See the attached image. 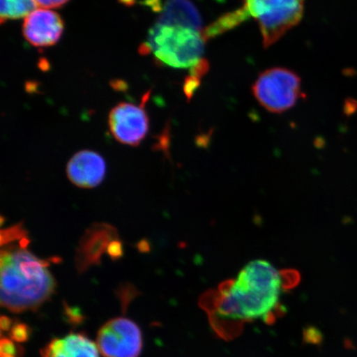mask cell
<instances>
[{"label": "cell", "instance_id": "obj_1", "mask_svg": "<svg viewBox=\"0 0 357 357\" xmlns=\"http://www.w3.org/2000/svg\"><path fill=\"white\" fill-rule=\"evenodd\" d=\"M285 278L269 261L248 263L236 280L221 284L204 300L214 330L229 337L242 324L258 320L271 322L279 311L283 292L289 287Z\"/></svg>", "mask_w": 357, "mask_h": 357}, {"label": "cell", "instance_id": "obj_2", "mask_svg": "<svg viewBox=\"0 0 357 357\" xmlns=\"http://www.w3.org/2000/svg\"><path fill=\"white\" fill-rule=\"evenodd\" d=\"M1 305L15 314L35 311L55 292L56 283L48 263L28 250L1 252Z\"/></svg>", "mask_w": 357, "mask_h": 357}, {"label": "cell", "instance_id": "obj_3", "mask_svg": "<svg viewBox=\"0 0 357 357\" xmlns=\"http://www.w3.org/2000/svg\"><path fill=\"white\" fill-rule=\"evenodd\" d=\"M205 41L199 31L155 24L141 52L153 53L160 64L173 68L192 69L202 60Z\"/></svg>", "mask_w": 357, "mask_h": 357}, {"label": "cell", "instance_id": "obj_4", "mask_svg": "<svg viewBox=\"0 0 357 357\" xmlns=\"http://www.w3.org/2000/svg\"><path fill=\"white\" fill-rule=\"evenodd\" d=\"M305 0H245L244 10L260 26L263 45L269 47L301 21Z\"/></svg>", "mask_w": 357, "mask_h": 357}, {"label": "cell", "instance_id": "obj_5", "mask_svg": "<svg viewBox=\"0 0 357 357\" xmlns=\"http://www.w3.org/2000/svg\"><path fill=\"white\" fill-rule=\"evenodd\" d=\"M252 92L266 110L284 113L293 108L301 97V79L292 70L275 67L259 75Z\"/></svg>", "mask_w": 357, "mask_h": 357}, {"label": "cell", "instance_id": "obj_6", "mask_svg": "<svg viewBox=\"0 0 357 357\" xmlns=\"http://www.w3.org/2000/svg\"><path fill=\"white\" fill-rule=\"evenodd\" d=\"M96 344L104 357H139L144 347L142 330L127 317H116L97 333Z\"/></svg>", "mask_w": 357, "mask_h": 357}, {"label": "cell", "instance_id": "obj_7", "mask_svg": "<svg viewBox=\"0 0 357 357\" xmlns=\"http://www.w3.org/2000/svg\"><path fill=\"white\" fill-rule=\"evenodd\" d=\"M109 124L115 139L129 146H138L149 129V116L144 105L121 102L111 110Z\"/></svg>", "mask_w": 357, "mask_h": 357}, {"label": "cell", "instance_id": "obj_8", "mask_svg": "<svg viewBox=\"0 0 357 357\" xmlns=\"http://www.w3.org/2000/svg\"><path fill=\"white\" fill-rule=\"evenodd\" d=\"M64 22L57 13L39 8L25 17L22 33L31 45L36 47H52L61 38Z\"/></svg>", "mask_w": 357, "mask_h": 357}, {"label": "cell", "instance_id": "obj_9", "mask_svg": "<svg viewBox=\"0 0 357 357\" xmlns=\"http://www.w3.org/2000/svg\"><path fill=\"white\" fill-rule=\"evenodd\" d=\"M66 172L75 185L80 188H95L104 181L106 163L104 158L95 151H82L69 160Z\"/></svg>", "mask_w": 357, "mask_h": 357}, {"label": "cell", "instance_id": "obj_10", "mask_svg": "<svg viewBox=\"0 0 357 357\" xmlns=\"http://www.w3.org/2000/svg\"><path fill=\"white\" fill-rule=\"evenodd\" d=\"M117 231L108 225H96L89 229L82 238L77 256V266L79 271L86 270L93 264H98L102 254L109 249L116 240Z\"/></svg>", "mask_w": 357, "mask_h": 357}, {"label": "cell", "instance_id": "obj_11", "mask_svg": "<svg viewBox=\"0 0 357 357\" xmlns=\"http://www.w3.org/2000/svg\"><path fill=\"white\" fill-rule=\"evenodd\" d=\"M41 357H100L96 342L84 333H70L52 339L40 351Z\"/></svg>", "mask_w": 357, "mask_h": 357}, {"label": "cell", "instance_id": "obj_12", "mask_svg": "<svg viewBox=\"0 0 357 357\" xmlns=\"http://www.w3.org/2000/svg\"><path fill=\"white\" fill-rule=\"evenodd\" d=\"M155 24L184 26L203 33V20L190 0H166Z\"/></svg>", "mask_w": 357, "mask_h": 357}, {"label": "cell", "instance_id": "obj_13", "mask_svg": "<svg viewBox=\"0 0 357 357\" xmlns=\"http://www.w3.org/2000/svg\"><path fill=\"white\" fill-rule=\"evenodd\" d=\"M248 20L249 17L243 7L240 8L238 10L221 16L220 19L203 30L204 37L206 40L218 37V35L236 28Z\"/></svg>", "mask_w": 357, "mask_h": 357}, {"label": "cell", "instance_id": "obj_14", "mask_svg": "<svg viewBox=\"0 0 357 357\" xmlns=\"http://www.w3.org/2000/svg\"><path fill=\"white\" fill-rule=\"evenodd\" d=\"M34 0H1L0 20L2 24L7 20L22 19L34 11Z\"/></svg>", "mask_w": 357, "mask_h": 357}, {"label": "cell", "instance_id": "obj_15", "mask_svg": "<svg viewBox=\"0 0 357 357\" xmlns=\"http://www.w3.org/2000/svg\"><path fill=\"white\" fill-rule=\"evenodd\" d=\"M13 321L6 317H3L1 320V328L6 331L10 330V339L16 342H22L26 341L29 337V330L28 326L24 324H15L12 325Z\"/></svg>", "mask_w": 357, "mask_h": 357}, {"label": "cell", "instance_id": "obj_16", "mask_svg": "<svg viewBox=\"0 0 357 357\" xmlns=\"http://www.w3.org/2000/svg\"><path fill=\"white\" fill-rule=\"evenodd\" d=\"M0 351H1V357H20L22 351H20V346H17L12 339L2 337Z\"/></svg>", "mask_w": 357, "mask_h": 357}, {"label": "cell", "instance_id": "obj_17", "mask_svg": "<svg viewBox=\"0 0 357 357\" xmlns=\"http://www.w3.org/2000/svg\"><path fill=\"white\" fill-rule=\"evenodd\" d=\"M69 0H34L36 6L44 8H60L68 2Z\"/></svg>", "mask_w": 357, "mask_h": 357}, {"label": "cell", "instance_id": "obj_18", "mask_svg": "<svg viewBox=\"0 0 357 357\" xmlns=\"http://www.w3.org/2000/svg\"><path fill=\"white\" fill-rule=\"evenodd\" d=\"M108 252L111 257L119 258L123 253L122 243L118 240H114V242L109 245Z\"/></svg>", "mask_w": 357, "mask_h": 357}, {"label": "cell", "instance_id": "obj_19", "mask_svg": "<svg viewBox=\"0 0 357 357\" xmlns=\"http://www.w3.org/2000/svg\"><path fill=\"white\" fill-rule=\"evenodd\" d=\"M357 111V100H347L345 104V113L347 115L350 116L354 114Z\"/></svg>", "mask_w": 357, "mask_h": 357}]
</instances>
